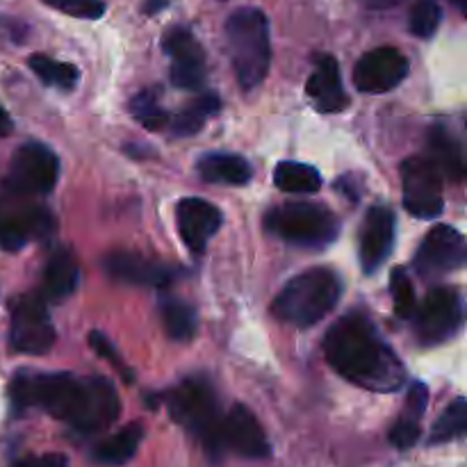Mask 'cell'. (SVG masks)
Here are the masks:
<instances>
[{
  "label": "cell",
  "instance_id": "31",
  "mask_svg": "<svg viewBox=\"0 0 467 467\" xmlns=\"http://www.w3.org/2000/svg\"><path fill=\"white\" fill-rule=\"evenodd\" d=\"M390 292L392 301H395V313L401 319H413L415 310H418V299H415L413 283H410L406 269L397 267L390 276Z\"/></svg>",
  "mask_w": 467,
  "mask_h": 467
},
{
  "label": "cell",
  "instance_id": "16",
  "mask_svg": "<svg viewBox=\"0 0 467 467\" xmlns=\"http://www.w3.org/2000/svg\"><path fill=\"white\" fill-rule=\"evenodd\" d=\"M178 233L192 254H203L222 228V210L199 196H187L176 208Z\"/></svg>",
  "mask_w": 467,
  "mask_h": 467
},
{
  "label": "cell",
  "instance_id": "34",
  "mask_svg": "<svg viewBox=\"0 0 467 467\" xmlns=\"http://www.w3.org/2000/svg\"><path fill=\"white\" fill-rule=\"evenodd\" d=\"M420 433H422L420 424L409 422V420H397L395 427L390 429V442L397 450H410L420 441Z\"/></svg>",
  "mask_w": 467,
  "mask_h": 467
},
{
  "label": "cell",
  "instance_id": "24",
  "mask_svg": "<svg viewBox=\"0 0 467 467\" xmlns=\"http://www.w3.org/2000/svg\"><path fill=\"white\" fill-rule=\"evenodd\" d=\"M160 315H162L164 331H167V336L171 340H194L196 327H199V315H196V308L190 301L171 295L160 296Z\"/></svg>",
  "mask_w": 467,
  "mask_h": 467
},
{
  "label": "cell",
  "instance_id": "29",
  "mask_svg": "<svg viewBox=\"0 0 467 467\" xmlns=\"http://www.w3.org/2000/svg\"><path fill=\"white\" fill-rule=\"evenodd\" d=\"M130 114L146 128V130H162L167 126L169 117L160 105V94L155 89L140 91L130 100Z\"/></svg>",
  "mask_w": 467,
  "mask_h": 467
},
{
  "label": "cell",
  "instance_id": "33",
  "mask_svg": "<svg viewBox=\"0 0 467 467\" xmlns=\"http://www.w3.org/2000/svg\"><path fill=\"white\" fill-rule=\"evenodd\" d=\"M89 345H91V349H94L96 354L100 356V358L109 360V365H114V368H117L119 372H121L123 377H126L128 383H132V372L126 368L123 358L117 354V351H114L112 342H109L108 337L103 336V333H91V336H89Z\"/></svg>",
  "mask_w": 467,
  "mask_h": 467
},
{
  "label": "cell",
  "instance_id": "15",
  "mask_svg": "<svg viewBox=\"0 0 467 467\" xmlns=\"http://www.w3.org/2000/svg\"><path fill=\"white\" fill-rule=\"evenodd\" d=\"M219 445L222 451L228 450L244 459H267L272 451L258 418L242 404L231 406V410L222 418Z\"/></svg>",
  "mask_w": 467,
  "mask_h": 467
},
{
  "label": "cell",
  "instance_id": "11",
  "mask_svg": "<svg viewBox=\"0 0 467 467\" xmlns=\"http://www.w3.org/2000/svg\"><path fill=\"white\" fill-rule=\"evenodd\" d=\"M465 260L467 244L461 231H456L454 226H447V223H438L420 244L413 267L424 281H431V278H441L461 269Z\"/></svg>",
  "mask_w": 467,
  "mask_h": 467
},
{
  "label": "cell",
  "instance_id": "25",
  "mask_svg": "<svg viewBox=\"0 0 467 467\" xmlns=\"http://www.w3.org/2000/svg\"><path fill=\"white\" fill-rule=\"evenodd\" d=\"M274 182L285 194H315L322 190V176L315 167L304 162H278L274 169Z\"/></svg>",
  "mask_w": 467,
  "mask_h": 467
},
{
  "label": "cell",
  "instance_id": "13",
  "mask_svg": "<svg viewBox=\"0 0 467 467\" xmlns=\"http://www.w3.org/2000/svg\"><path fill=\"white\" fill-rule=\"evenodd\" d=\"M409 68L410 64L401 50L392 48V46H381V48L365 53L356 62L354 85L363 94H386L404 82Z\"/></svg>",
  "mask_w": 467,
  "mask_h": 467
},
{
  "label": "cell",
  "instance_id": "30",
  "mask_svg": "<svg viewBox=\"0 0 467 467\" xmlns=\"http://www.w3.org/2000/svg\"><path fill=\"white\" fill-rule=\"evenodd\" d=\"M442 21V9L438 0H415L409 14V30L420 39H431Z\"/></svg>",
  "mask_w": 467,
  "mask_h": 467
},
{
  "label": "cell",
  "instance_id": "18",
  "mask_svg": "<svg viewBox=\"0 0 467 467\" xmlns=\"http://www.w3.org/2000/svg\"><path fill=\"white\" fill-rule=\"evenodd\" d=\"M105 272L117 281L128 285L146 287H167L178 276V269L160 260H150L146 255L130 254V251H117L103 260Z\"/></svg>",
  "mask_w": 467,
  "mask_h": 467
},
{
  "label": "cell",
  "instance_id": "1",
  "mask_svg": "<svg viewBox=\"0 0 467 467\" xmlns=\"http://www.w3.org/2000/svg\"><path fill=\"white\" fill-rule=\"evenodd\" d=\"M9 397L16 410L39 409L82 436L105 431L121 413L117 388L103 377L23 369L9 383Z\"/></svg>",
  "mask_w": 467,
  "mask_h": 467
},
{
  "label": "cell",
  "instance_id": "37",
  "mask_svg": "<svg viewBox=\"0 0 467 467\" xmlns=\"http://www.w3.org/2000/svg\"><path fill=\"white\" fill-rule=\"evenodd\" d=\"M363 5H368V7L372 9H388V7H395V5H400L401 0H360Z\"/></svg>",
  "mask_w": 467,
  "mask_h": 467
},
{
  "label": "cell",
  "instance_id": "4",
  "mask_svg": "<svg viewBox=\"0 0 467 467\" xmlns=\"http://www.w3.org/2000/svg\"><path fill=\"white\" fill-rule=\"evenodd\" d=\"M226 41L240 85L244 89L258 87L272 64L267 16L255 7L237 9L226 21Z\"/></svg>",
  "mask_w": 467,
  "mask_h": 467
},
{
  "label": "cell",
  "instance_id": "10",
  "mask_svg": "<svg viewBox=\"0 0 467 467\" xmlns=\"http://www.w3.org/2000/svg\"><path fill=\"white\" fill-rule=\"evenodd\" d=\"M404 208L418 219H436L445 208L442 176L424 155L404 160L401 164Z\"/></svg>",
  "mask_w": 467,
  "mask_h": 467
},
{
  "label": "cell",
  "instance_id": "14",
  "mask_svg": "<svg viewBox=\"0 0 467 467\" xmlns=\"http://www.w3.org/2000/svg\"><path fill=\"white\" fill-rule=\"evenodd\" d=\"M164 53L171 57V82L178 89L199 91L205 85V53L187 27H173L164 35Z\"/></svg>",
  "mask_w": 467,
  "mask_h": 467
},
{
  "label": "cell",
  "instance_id": "36",
  "mask_svg": "<svg viewBox=\"0 0 467 467\" xmlns=\"http://www.w3.org/2000/svg\"><path fill=\"white\" fill-rule=\"evenodd\" d=\"M12 119H9V114L5 112V108L3 105H0V137H5V135H9V132H12Z\"/></svg>",
  "mask_w": 467,
  "mask_h": 467
},
{
  "label": "cell",
  "instance_id": "3",
  "mask_svg": "<svg viewBox=\"0 0 467 467\" xmlns=\"http://www.w3.org/2000/svg\"><path fill=\"white\" fill-rule=\"evenodd\" d=\"M342 296V283L336 272L315 267L290 278L272 304L274 317L299 328L322 322Z\"/></svg>",
  "mask_w": 467,
  "mask_h": 467
},
{
  "label": "cell",
  "instance_id": "26",
  "mask_svg": "<svg viewBox=\"0 0 467 467\" xmlns=\"http://www.w3.org/2000/svg\"><path fill=\"white\" fill-rule=\"evenodd\" d=\"M219 105H222V100H219V96L213 94V91L196 96L192 103L185 105V109H181V112L173 117L171 121L173 135L176 137L196 135V132L203 128V123L208 121L213 114L219 112Z\"/></svg>",
  "mask_w": 467,
  "mask_h": 467
},
{
  "label": "cell",
  "instance_id": "27",
  "mask_svg": "<svg viewBox=\"0 0 467 467\" xmlns=\"http://www.w3.org/2000/svg\"><path fill=\"white\" fill-rule=\"evenodd\" d=\"M27 64H30L35 76L39 78L44 85L57 87V89H73V87L78 85V80H80V73H78V68L73 67V64L57 62V59L53 57H46V55H32V57L27 59Z\"/></svg>",
  "mask_w": 467,
  "mask_h": 467
},
{
  "label": "cell",
  "instance_id": "32",
  "mask_svg": "<svg viewBox=\"0 0 467 467\" xmlns=\"http://www.w3.org/2000/svg\"><path fill=\"white\" fill-rule=\"evenodd\" d=\"M44 3L76 18H100L105 14L103 0H44Z\"/></svg>",
  "mask_w": 467,
  "mask_h": 467
},
{
  "label": "cell",
  "instance_id": "19",
  "mask_svg": "<svg viewBox=\"0 0 467 467\" xmlns=\"http://www.w3.org/2000/svg\"><path fill=\"white\" fill-rule=\"evenodd\" d=\"M306 91H308L315 108L324 114L340 112V109H345L347 103H349V99H347L345 94V87H342L337 59L331 57V55L319 57L317 67L310 73L308 82H306Z\"/></svg>",
  "mask_w": 467,
  "mask_h": 467
},
{
  "label": "cell",
  "instance_id": "20",
  "mask_svg": "<svg viewBox=\"0 0 467 467\" xmlns=\"http://www.w3.org/2000/svg\"><path fill=\"white\" fill-rule=\"evenodd\" d=\"M429 150L424 158L441 171V176L450 178L451 182H461L465 178V160L463 149L459 140L442 126H433L429 130Z\"/></svg>",
  "mask_w": 467,
  "mask_h": 467
},
{
  "label": "cell",
  "instance_id": "8",
  "mask_svg": "<svg viewBox=\"0 0 467 467\" xmlns=\"http://www.w3.org/2000/svg\"><path fill=\"white\" fill-rule=\"evenodd\" d=\"M9 317H12L9 345L16 354L41 356L53 349L55 327L50 322L48 308H46V301L41 299L39 292L12 299Z\"/></svg>",
  "mask_w": 467,
  "mask_h": 467
},
{
  "label": "cell",
  "instance_id": "2",
  "mask_svg": "<svg viewBox=\"0 0 467 467\" xmlns=\"http://www.w3.org/2000/svg\"><path fill=\"white\" fill-rule=\"evenodd\" d=\"M324 356L340 377L372 392H395L404 386L406 368L363 313L337 319L324 336Z\"/></svg>",
  "mask_w": 467,
  "mask_h": 467
},
{
  "label": "cell",
  "instance_id": "21",
  "mask_svg": "<svg viewBox=\"0 0 467 467\" xmlns=\"http://www.w3.org/2000/svg\"><path fill=\"white\" fill-rule=\"evenodd\" d=\"M76 258L71 251L57 249L48 258L44 267V281H41L39 296L44 301H62L73 295L78 285V276H80Z\"/></svg>",
  "mask_w": 467,
  "mask_h": 467
},
{
  "label": "cell",
  "instance_id": "17",
  "mask_svg": "<svg viewBox=\"0 0 467 467\" xmlns=\"http://www.w3.org/2000/svg\"><path fill=\"white\" fill-rule=\"evenodd\" d=\"M395 213L386 205H374L365 214L360 228V265L365 274H372L390 258L395 246Z\"/></svg>",
  "mask_w": 467,
  "mask_h": 467
},
{
  "label": "cell",
  "instance_id": "5",
  "mask_svg": "<svg viewBox=\"0 0 467 467\" xmlns=\"http://www.w3.org/2000/svg\"><path fill=\"white\" fill-rule=\"evenodd\" d=\"M173 422L185 427L192 436L199 438L213 456L222 454L219 429H222V409L213 381L205 377H187L164 397Z\"/></svg>",
  "mask_w": 467,
  "mask_h": 467
},
{
  "label": "cell",
  "instance_id": "12",
  "mask_svg": "<svg viewBox=\"0 0 467 467\" xmlns=\"http://www.w3.org/2000/svg\"><path fill=\"white\" fill-rule=\"evenodd\" d=\"M55 219L41 205L14 203L0 196V249L21 251L27 242L53 233Z\"/></svg>",
  "mask_w": 467,
  "mask_h": 467
},
{
  "label": "cell",
  "instance_id": "22",
  "mask_svg": "<svg viewBox=\"0 0 467 467\" xmlns=\"http://www.w3.org/2000/svg\"><path fill=\"white\" fill-rule=\"evenodd\" d=\"M196 171L203 181L214 185H246L254 176V167L237 153H205L196 164Z\"/></svg>",
  "mask_w": 467,
  "mask_h": 467
},
{
  "label": "cell",
  "instance_id": "39",
  "mask_svg": "<svg viewBox=\"0 0 467 467\" xmlns=\"http://www.w3.org/2000/svg\"><path fill=\"white\" fill-rule=\"evenodd\" d=\"M451 5H454L456 9H459L461 14H465V9H467V0H450Z\"/></svg>",
  "mask_w": 467,
  "mask_h": 467
},
{
  "label": "cell",
  "instance_id": "38",
  "mask_svg": "<svg viewBox=\"0 0 467 467\" xmlns=\"http://www.w3.org/2000/svg\"><path fill=\"white\" fill-rule=\"evenodd\" d=\"M164 5H167V0H149V3H146V12L153 14L155 9H162Z\"/></svg>",
  "mask_w": 467,
  "mask_h": 467
},
{
  "label": "cell",
  "instance_id": "7",
  "mask_svg": "<svg viewBox=\"0 0 467 467\" xmlns=\"http://www.w3.org/2000/svg\"><path fill=\"white\" fill-rule=\"evenodd\" d=\"M59 178V160L53 150L41 141H26L18 146L9 160L7 176L3 185L9 196L27 199V196H46L53 192Z\"/></svg>",
  "mask_w": 467,
  "mask_h": 467
},
{
  "label": "cell",
  "instance_id": "35",
  "mask_svg": "<svg viewBox=\"0 0 467 467\" xmlns=\"http://www.w3.org/2000/svg\"><path fill=\"white\" fill-rule=\"evenodd\" d=\"M12 467H68V459L64 454L27 456V459L16 461Z\"/></svg>",
  "mask_w": 467,
  "mask_h": 467
},
{
  "label": "cell",
  "instance_id": "23",
  "mask_svg": "<svg viewBox=\"0 0 467 467\" xmlns=\"http://www.w3.org/2000/svg\"><path fill=\"white\" fill-rule=\"evenodd\" d=\"M141 441H144V429H141L140 424H128V427H123L121 431H117L114 436L100 441L99 445L91 450V459L99 465H126L128 461L137 454Z\"/></svg>",
  "mask_w": 467,
  "mask_h": 467
},
{
  "label": "cell",
  "instance_id": "28",
  "mask_svg": "<svg viewBox=\"0 0 467 467\" xmlns=\"http://www.w3.org/2000/svg\"><path fill=\"white\" fill-rule=\"evenodd\" d=\"M467 431V401L463 397L451 401L445 410H442L441 418L436 420L431 429V436L429 442L431 445H442V442H451L463 438Z\"/></svg>",
  "mask_w": 467,
  "mask_h": 467
},
{
  "label": "cell",
  "instance_id": "9",
  "mask_svg": "<svg viewBox=\"0 0 467 467\" xmlns=\"http://www.w3.org/2000/svg\"><path fill=\"white\" fill-rule=\"evenodd\" d=\"M415 333L422 345H442L463 328V296L454 287H433L415 310Z\"/></svg>",
  "mask_w": 467,
  "mask_h": 467
},
{
  "label": "cell",
  "instance_id": "6",
  "mask_svg": "<svg viewBox=\"0 0 467 467\" xmlns=\"http://www.w3.org/2000/svg\"><path fill=\"white\" fill-rule=\"evenodd\" d=\"M265 228L278 240L304 249H324L340 235V222L328 208L310 201H287L265 214Z\"/></svg>",
  "mask_w": 467,
  "mask_h": 467
}]
</instances>
